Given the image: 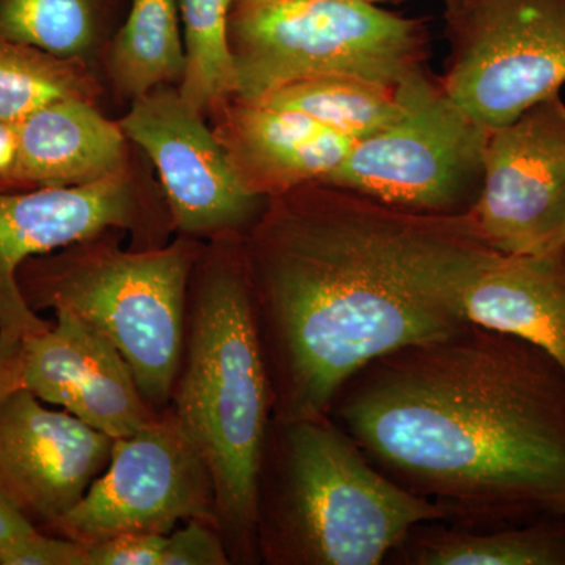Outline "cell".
<instances>
[{
	"label": "cell",
	"mask_w": 565,
	"mask_h": 565,
	"mask_svg": "<svg viewBox=\"0 0 565 565\" xmlns=\"http://www.w3.org/2000/svg\"><path fill=\"white\" fill-rule=\"evenodd\" d=\"M241 250L275 419L329 415L367 363L470 322L467 294L500 253L471 212L396 210L323 182L267 199Z\"/></svg>",
	"instance_id": "1"
},
{
	"label": "cell",
	"mask_w": 565,
	"mask_h": 565,
	"mask_svg": "<svg viewBox=\"0 0 565 565\" xmlns=\"http://www.w3.org/2000/svg\"><path fill=\"white\" fill-rule=\"evenodd\" d=\"M329 415L446 523L489 531L565 515V371L514 334L467 322L385 353Z\"/></svg>",
	"instance_id": "2"
},
{
	"label": "cell",
	"mask_w": 565,
	"mask_h": 565,
	"mask_svg": "<svg viewBox=\"0 0 565 565\" xmlns=\"http://www.w3.org/2000/svg\"><path fill=\"white\" fill-rule=\"evenodd\" d=\"M241 239L206 241L193 267L169 408L210 467L232 565H258L256 478L274 401Z\"/></svg>",
	"instance_id": "3"
},
{
	"label": "cell",
	"mask_w": 565,
	"mask_h": 565,
	"mask_svg": "<svg viewBox=\"0 0 565 565\" xmlns=\"http://www.w3.org/2000/svg\"><path fill=\"white\" fill-rule=\"evenodd\" d=\"M441 509L393 482L330 418L269 424L256 478L264 565H381Z\"/></svg>",
	"instance_id": "4"
},
{
	"label": "cell",
	"mask_w": 565,
	"mask_h": 565,
	"mask_svg": "<svg viewBox=\"0 0 565 565\" xmlns=\"http://www.w3.org/2000/svg\"><path fill=\"white\" fill-rule=\"evenodd\" d=\"M125 236L106 230L33 256L18 270V286L35 313L66 311L104 334L161 414L170 407L189 282L206 241L177 234L162 247L122 248Z\"/></svg>",
	"instance_id": "5"
},
{
	"label": "cell",
	"mask_w": 565,
	"mask_h": 565,
	"mask_svg": "<svg viewBox=\"0 0 565 565\" xmlns=\"http://www.w3.org/2000/svg\"><path fill=\"white\" fill-rule=\"evenodd\" d=\"M230 43L248 99L318 77L397 87L429 57L423 20L356 0H236Z\"/></svg>",
	"instance_id": "6"
},
{
	"label": "cell",
	"mask_w": 565,
	"mask_h": 565,
	"mask_svg": "<svg viewBox=\"0 0 565 565\" xmlns=\"http://www.w3.org/2000/svg\"><path fill=\"white\" fill-rule=\"evenodd\" d=\"M397 92L403 115L355 141L323 184L396 210L467 214L481 193L490 129L465 114L426 68L401 82Z\"/></svg>",
	"instance_id": "7"
},
{
	"label": "cell",
	"mask_w": 565,
	"mask_h": 565,
	"mask_svg": "<svg viewBox=\"0 0 565 565\" xmlns=\"http://www.w3.org/2000/svg\"><path fill=\"white\" fill-rule=\"evenodd\" d=\"M449 52L441 87L487 129L565 84V0H444Z\"/></svg>",
	"instance_id": "8"
},
{
	"label": "cell",
	"mask_w": 565,
	"mask_h": 565,
	"mask_svg": "<svg viewBox=\"0 0 565 565\" xmlns=\"http://www.w3.org/2000/svg\"><path fill=\"white\" fill-rule=\"evenodd\" d=\"M106 230L131 234L132 248L162 247L174 233L161 189L132 166L90 184L0 191V333L24 340L52 327L22 297V264Z\"/></svg>",
	"instance_id": "9"
},
{
	"label": "cell",
	"mask_w": 565,
	"mask_h": 565,
	"mask_svg": "<svg viewBox=\"0 0 565 565\" xmlns=\"http://www.w3.org/2000/svg\"><path fill=\"white\" fill-rule=\"evenodd\" d=\"M191 520L217 525L214 481L202 452L167 408L136 434L115 438L106 470L43 533L90 546L121 534L167 535Z\"/></svg>",
	"instance_id": "10"
},
{
	"label": "cell",
	"mask_w": 565,
	"mask_h": 565,
	"mask_svg": "<svg viewBox=\"0 0 565 565\" xmlns=\"http://www.w3.org/2000/svg\"><path fill=\"white\" fill-rule=\"evenodd\" d=\"M118 122L154 166L174 234L244 236L258 221L267 199L241 184L221 141L178 87L163 85L134 99Z\"/></svg>",
	"instance_id": "11"
},
{
	"label": "cell",
	"mask_w": 565,
	"mask_h": 565,
	"mask_svg": "<svg viewBox=\"0 0 565 565\" xmlns=\"http://www.w3.org/2000/svg\"><path fill=\"white\" fill-rule=\"evenodd\" d=\"M487 244L504 255L565 244V104L559 93L490 129L473 210Z\"/></svg>",
	"instance_id": "12"
},
{
	"label": "cell",
	"mask_w": 565,
	"mask_h": 565,
	"mask_svg": "<svg viewBox=\"0 0 565 565\" xmlns=\"http://www.w3.org/2000/svg\"><path fill=\"white\" fill-rule=\"evenodd\" d=\"M115 438L24 386L0 397V484L46 531L71 511L110 462Z\"/></svg>",
	"instance_id": "13"
},
{
	"label": "cell",
	"mask_w": 565,
	"mask_h": 565,
	"mask_svg": "<svg viewBox=\"0 0 565 565\" xmlns=\"http://www.w3.org/2000/svg\"><path fill=\"white\" fill-rule=\"evenodd\" d=\"M54 316L50 330L22 340L21 386L111 438L158 418L131 366L104 334L66 311Z\"/></svg>",
	"instance_id": "14"
},
{
	"label": "cell",
	"mask_w": 565,
	"mask_h": 565,
	"mask_svg": "<svg viewBox=\"0 0 565 565\" xmlns=\"http://www.w3.org/2000/svg\"><path fill=\"white\" fill-rule=\"evenodd\" d=\"M210 117L241 184L263 199L326 181L355 143L299 111L241 96L223 103Z\"/></svg>",
	"instance_id": "15"
},
{
	"label": "cell",
	"mask_w": 565,
	"mask_h": 565,
	"mask_svg": "<svg viewBox=\"0 0 565 565\" xmlns=\"http://www.w3.org/2000/svg\"><path fill=\"white\" fill-rule=\"evenodd\" d=\"M21 191L90 184L131 166L128 137L95 103L62 99L18 125Z\"/></svg>",
	"instance_id": "16"
},
{
	"label": "cell",
	"mask_w": 565,
	"mask_h": 565,
	"mask_svg": "<svg viewBox=\"0 0 565 565\" xmlns=\"http://www.w3.org/2000/svg\"><path fill=\"white\" fill-rule=\"evenodd\" d=\"M465 311L470 322L537 345L565 371V244L498 253L471 285Z\"/></svg>",
	"instance_id": "17"
},
{
	"label": "cell",
	"mask_w": 565,
	"mask_h": 565,
	"mask_svg": "<svg viewBox=\"0 0 565 565\" xmlns=\"http://www.w3.org/2000/svg\"><path fill=\"white\" fill-rule=\"evenodd\" d=\"M386 563L401 565H565V515L475 531L434 520L412 527Z\"/></svg>",
	"instance_id": "18"
},
{
	"label": "cell",
	"mask_w": 565,
	"mask_h": 565,
	"mask_svg": "<svg viewBox=\"0 0 565 565\" xmlns=\"http://www.w3.org/2000/svg\"><path fill=\"white\" fill-rule=\"evenodd\" d=\"M184 70L178 0H132L107 57L115 90L134 102L163 85L180 87Z\"/></svg>",
	"instance_id": "19"
},
{
	"label": "cell",
	"mask_w": 565,
	"mask_h": 565,
	"mask_svg": "<svg viewBox=\"0 0 565 565\" xmlns=\"http://www.w3.org/2000/svg\"><path fill=\"white\" fill-rule=\"evenodd\" d=\"M252 99L274 109L299 111L353 141L382 131L404 111L397 87L355 77L294 82Z\"/></svg>",
	"instance_id": "20"
},
{
	"label": "cell",
	"mask_w": 565,
	"mask_h": 565,
	"mask_svg": "<svg viewBox=\"0 0 565 565\" xmlns=\"http://www.w3.org/2000/svg\"><path fill=\"white\" fill-rule=\"evenodd\" d=\"M236 0H178L184 32V77L178 90L203 117L239 95L230 43V14Z\"/></svg>",
	"instance_id": "21"
},
{
	"label": "cell",
	"mask_w": 565,
	"mask_h": 565,
	"mask_svg": "<svg viewBox=\"0 0 565 565\" xmlns=\"http://www.w3.org/2000/svg\"><path fill=\"white\" fill-rule=\"evenodd\" d=\"M82 58H62L0 36V120L20 125L62 99L95 103L102 96Z\"/></svg>",
	"instance_id": "22"
},
{
	"label": "cell",
	"mask_w": 565,
	"mask_h": 565,
	"mask_svg": "<svg viewBox=\"0 0 565 565\" xmlns=\"http://www.w3.org/2000/svg\"><path fill=\"white\" fill-rule=\"evenodd\" d=\"M0 36L62 58H82L95 39L92 0H0Z\"/></svg>",
	"instance_id": "23"
},
{
	"label": "cell",
	"mask_w": 565,
	"mask_h": 565,
	"mask_svg": "<svg viewBox=\"0 0 565 565\" xmlns=\"http://www.w3.org/2000/svg\"><path fill=\"white\" fill-rule=\"evenodd\" d=\"M162 565H232L218 526L191 520L166 535Z\"/></svg>",
	"instance_id": "24"
},
{
	"label": "cell",
	"mask_w": 565,
	"mask_h": 565,
	"mask_svg": "<svg viewBox=\"0 0 565 565\" xmlns=\"http://www.w3.org/2000/svg\"><path fill=\"white\" fill-rule=\"evenodd\" d=\"M166 535L121 534L85 546L87 565H162Z\"/></svg>",
	"instance_id": "25"
},
{
	"label": "cell",
	"mask_w": 565,
	"mask_h": 565,
	"mask_svg": "<svg viewBox=\"0 0 565 565\" xmlns=\"http://www.w3.org/2000/svg\"><path fill=\"white\" fill-rule=\"evenodd\" d=\"M6 565H87L85 546L40 531L7 557Z\"/></svg>",
	"instance_id": "26"
},
{
	"label": "cell",
	"mask_w": 565,
	"mask_h": 565,
	"mask_svg": "<svg viewBox=\"0 0 565 565\" xmlns=\"http://www.w3.org/2000/svg\"><path fill=\"white\" fill-rule=\"evenodd\" d=\"M39 533V527L33 525L0 484V565H6L7 557L14 548Z\"/></svg>",
	"instance_id": "27"
},
{
	"label": "cell",
	"mask_w": 565,
	"mask_h": 565,
	"mask_svg": "<svg viewBox=\"0 0 565 565\" xmlns=\"http://www.w3.org/2000/svg\"><path fill=\"white\" fill-rule=\"evenodd\" d=\"M18 166H20L18 125L0 120V191H21Z\"/></svg>",
	"instance_id": "28"
},
{
	"label": "cell",
	"mask_w": 565,
	"mask_h": 565,
	"mask_svg": "<svg viewBox=\"0 0 565 565\" xmlns=\"http://www.w3.org/2000/svg\"><path fill=\"white\" fill-rule=\"evenodd\" d=\"M22 338L0 333V397L21 386Z\"/></svg>",
	"instance_id": "29"
},
{
	"label": "cell",
	"mask_w": 565,
	"mask_h": 565,
	"mask_svg": "<svg viewBox=\"0 0 565 565\" xmlns=\"http://www.w3.org/2000/svg\"><path fill=\"white\" fill-rule=\"evenodd\" d=\"M255 2H280V0H255ZM356 2L381 3V2H401V0H356Z\"/></svg>",
	"instance_id": "30"
}]
</instances>
